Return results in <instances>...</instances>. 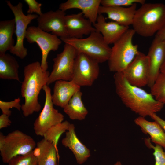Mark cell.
<instances>
[{
	"instance_id": "37",
	"label": "cell",
	"mask_w": 165,
	"mask_h": 165,
	"mask_svg": "<svg viewBox=\"0 0 165 165\" xmlns=\"http://www.w3.org/2000/svg\"><path fill=\"white\" fill-rule=\"evenodd\" d=\"M114 165H122L120 161H118L116 162Z\"/></svg>"
},
{
	"instance_id": "24",
	"label": "cell",
	"mask_w": 165,
	"mask_h": 165,
	"mask_svg": "<svg viewBox=\"0 0 165 165\" xmlns=\"http://www.w3.org/2000/svg\"><path fill=\"white\" fill-rule=\"evenodd\" d=\"M15 32L14 18L0 21V53H6L14 46L13 35Z\"/></svg>"
},
{
	"instance_id": "35",
	"label": "cell",
	"mask_w": 165,
	"mask_h": 165,
	"mask_svg": "<svg viewBox=\"0 0 165 165\" xmlns=\"http://www.w3.org/2000/svg\"><path fill=\"white\" fill-rule=\"evenodd\" d=\"M156 36L163 42H165V23L156 33Z\"/></svg>"
},
{
	"instance_id": "27",
	"label": "cell",
	"mask_w": 165,
	"mask_h": 165,
	"mask_svg": "<svg viewBox=\"0 0 165 165\" xmlns=\"http://www.w3.org/2000/svg\"><path fill=\"white\" fill-rule=\"evenodd\" d=\"M150 88L155 99L165 104V74L160 72Z\"/></svg>"
},
{
	"instance_id": "32",
	"label": "cell",
	"mask_w": 165,
	"mask_h": 165,
	"mask_svg": "<svg viewBox=\"0 0 165 165\" xmlns=\"http://www.w3.org/2000/svg\"><path fill=\"white\" fill-rule=\"evenodd\" d=\"M24 1L28 6V9L27 11L28 14L35 13L40 16L42 13L41 11V3L38 2L35 0H25Z\"/></svg>"
},
{
	"instance_id": "26",
	"label": "cell",
	"mask_w": 165,
	"mask_h": 165,
	"mask_svg": "<svg viewBox=\"0 0 165 165\" xmlns=\"http://www.w3.org/2000/svg\"><path fill=\"white\" fill-rule=\"evenodd\" d=\"M70 124L66 120L52 126L45 133L43 138L53 144L57 148L60 138L63 133L68 130Z\"/></svg>"
},
{
	"instance_id": "23",
	"label": "cell",
	"mask_w": 165,
	"mask_h": 165,
	"mask_svg": "<svg viewBox=\"0 0 165 165\" xmlns=\"http://www.w3.org/2000/svg\"><path fill=\"white\" fill-rule=\"evenodd\" d=\"M19 66L15 58L8 53H0V78L20 82Z\"/></svg>"
},
{
	"instance_id": "15",
	"label": "cell",
	"mask_w": 165,
	"mask_h": 165,
	"mask_svg": "<svg viewBox=\"0 0 165 165\" xmlns=\"http://www.w3.org/2000/svg\"><path fill=\"white\" fill-rule=\"evenodd\" d=\"M65 23L69 38H82L84 35H89L96 31L92 23L84 16L82 12L66 15Z\"/></svg>"
},
{
	"instance_id": "8",
	"label": "cell",
	"mask_w": 165,
	"mask_h": 165,
	"mask_svg": "<svg viewBox=\"0 0 165 165\" xmlns=\"http://www.w3.org/2000/svg\"><path fill=\"white\" fill-rule=\"evenodd\" d=\"M77 54V51L73 46L65 43L63 51L53 59L54 64L49 77L47 85L57 80H72Z\"/></svg>"
},
{
	"instance_id": "4",
	"label": "cell",
	"mask_w": 165,
	"mask_h": 165,
	"mask_svg": "<svg viewBox=\"0 0 165 165\" xmlns=\"http://www.w3.org/2000/svg\"><path fill=\"white\" fill-rule=\"evenodd\" d=\"M135 33L133 29H129L113 44L108 61L110 71L115 73L122 72L138 53V45L132 42Z\"/></svg>"
},
{
	"instance_id": "3",
	"label": "cell",
	"mask_w": 165,
	"mask_h": 165,
	"mask_svg": "<svg viewBox=\"0 0 165 165\" xmlns=\"http://www.w3.org/2000/svg\"><path fill=\"white\" fill-rule=\"evenodd\" d=\"M165 23V5L145 3L137 9L132 25L135 33L144 37L152 36Z\"/></svg>"
},
{
	"instance_id": "12",
	"label": "cell",
	"mask_w": 165,
	"mask_h": 165,
	"mask_svg": "<svg viewBox=\"0 0 165 165\" xmlns=\"http://www.w3.org/2000/svg\"><path fill=\"white\" fill-rule=\"evenodd\" d=\"M149 71V61L147 56L139 51L132 61L121 72L130 84L141 87L148 85Z\"/></svg>"
},
{
	"instance_id": "21",
	"label": "cell",
	"mask_w": 165,
	"mask_h": 165,
	"mask_svg": "<svg viewBox=\"0 0 165 165\" xmlns=\"http://www.w3.org/2000/svg\"><path fill=\"white\" fill-rule=\"evenodd\" d=\"M134 122L143 133L149 135L152 142L165 148V132L158 123L155 121H148L140 116L136 118Z\"/></svg>"
},
{
	"instance_id": "29",
	"label": "cell",
	"mask_w": 165,
	"mask_h": 165,
	"mask_svg": "<svg viewBox=\"0 0 165 165\" xmlns=\"http://www.w3.org/2000/svg\"><path fill=\"white\" fill-rule=\"evenodd\" d=\"M144 141L147 147L154 151L153 154L155 161V165H165V148L163 149V148L159 145H153L149 138H145Z\"/></svg>"
},
{
	"instance_id": "33",
	"label": "cell",
	"mask_w": 165,
	"mask_h": 165,
	"mask_svg": "<svg viewBox=\"0 0 165 165\" xmlns=\"http://www.w3.org/2000/svg\"><path fill=\"white\" fill-rule=\"evenodd\" d=\"M9 116L2 114L0 116V129L7 127L11 125V121L9 119Z\"/></svg>"
},
{
	"instance_id": "18",
	"label": "cell",
	"mask_w": 165,
	"mask_h": 165,
	"mask_svg": "<svg viewBox=\"0 0 165 165\" xmlns=\"http://www.w3.org/2000/svg\"><path fill=\"white\" fill-rule=\"evenodd\" d=\"M137 4L128 7H106L100 6L98 14H106L107 18L118 24L129 27L133 23Z\"/></svg>"
},
{
	"instance_id": "10",
	"label": "cell",
	"mask_w": 165,
	"mask_h": 165,
	"mask_svg": "<svg viewBox=\"0 0 165 165\" xmlns=\"http://www.w3.org/2000/svg\"><path fill=\"white\" fill-rule=\"evenodd\" d=\"M42 89L45 94V100L43 108L33 124L35 134L43 137L46 131L52 126L62 122L64 116L54 108L53 102L51 89L47 84Z\"/></svg>"
},
{
	"instance_id": "36",
	"label": "cell",
	"mask_w": 165,
	"mask_h": 165,
	"mask_svg": "<svg viewBox=\"0 0 165 165\" xmlns=\"http://www.w3.org/2000/svg\"><path fill=\"white\" fill-rule=\"evenodd\" d=\"M160 72L165 74V60L161 68Z\"/></svg>"
},
{
	"instance_id": "17",
	"label": "cell",
	"mask_w": 165,
	"mask_h": 165,
	"mask_svg": "<svg viewBox=\"0 0 165 165\" xmlns=\"http://www.w3.org/2000/svg\"><path fill=\"white\" fill-rule=\"evenodd\" d=\"M101 0H68L61 3L59 9L65 12L72 9H80L84 16L93 24L97 21Z\"/></svg>"
},
{
	"instance_id": "5",
	"label": "cell",
	"mask_w": 165,
	"mask_h": 165,
	"mask_svg": "<svg viewBox=\"0 0 165 165\" xmlns=\"http://www.w3.org/2000/svg\"><path fill=\"white\" fill-rule=\"evenodd\" d=\"M60 38L65 43L73 46L78 52L84 53L99 63L108 61L110 57L111 48L105 42L102 35L96 31L85 38Z\"/></svg>"
},
{
	"instance_id": "31",
	"label": "cell",
	"mask_w": 165,
	"mask_h": 165,
	"mask_svg": "<svg viewBox=\"0 0 165 165\" xmlns=\"http://www.w3.org/2000/svg\"><path fill=\"white\" fill-rule=\"evenodd\" d=\"M20 99L19 97L15 99L10 101L6 102L0 100V108L3 114L10 116L12 112L10 108H15L18 110L21 109V105L20 104Z\"/></svg>"
},
{
	"instance_id": "16",
	"label": "cell",
	"mask_w": 165,
	"mask_h": 165,
	"mask_svg": "<svg viewBox=\"0 0 165 165\" xmlns=\"http://www.w3.org/2000/svg\"><path fill=\"white\" fill-rule=\"evenodd\" d=\"M93 25L108 45L114 44L129 29V27L121 25L113 21L107 22L102 14L98 15L96 22Z\"/></svg>"
},
{
	"instance_id": "14",
	"label": "cell",
	"mask_w": 165,
	"mask_h": 165,
	"mask_svg": "<svg viewBox=\"0 0 165 165\" xmlns=\"http://www.w3.org/2000/svg\"><path fill=\"white\" fill-rule=\"evenodd\" d=\"M147 55L150 65L148 86L151 88L160 73L161 68L165 60V42L155 36Z\"/></svg>"
},
{
	"instance_id": "1",
	"label": "cell",
	"mask_w": 165,
	"mask_h": 165,
	"mask_svg": "<svg viewBox=\"0 0 165 165\" xmlns=\"http://www.w3.org/2000/svg\"><path fill=\"white\" fill-rule=\"evenodd\" d=\"M116 92L123 104L139 116L145 118L161 111L164 104L156 100L151 93L133 85L121 72L114 75Z\"/></svg>"
},
{
	"instance_id": "11",
	"label": "cell",
	"mask_w": 165,
	"mask_h": 165,
	"mask_svg": "<svg viewBox=\"0 0 165 165\" xmlns=\"http://www.w3.org/2000/svg\"><path fill=\"white\" fill-rule=\"evenodd\" d=\"M25 38L29 43H36L38 46L42 51L41 67L44 71H47V60L48 54L51 51H56L58 50L62 42L61 39L35 26L28 28Z\"/></svg>"
},
{
	"instance_id": "28",
	"label": "cell",
	"mask_w": 165,
	"mask_h": 165,
	"mask_svg": "<svg viewBox=\"0 0 165 165\" xmlns=\"http://www.w3.org/2000/svg\"><path fill=\"white\" fill-rule=\"evenodd\" d=\"M7 164L8 165H38L37 158L34 151L26 155L14 156Z\"/></svg>"
},
{
	"instance_id": "7",
	"label": "cell",
	"mask_w": 165,
	"mask_h": 165,
	"mask_svg": "<svg viewBox=\"0 0 165 165\" xmlns=\"http://www.w3.org/2000/svg\"><path fill=\"white\" fill-rule=\"evenodd\" d=\"M6 2L14 16L16 37L15 44L9 51L12 54L23 59L28 54V50L24 45L28 26L32 20L37 19L38 15L36 14L25 15L23 12V4L21 2L16 6L13 5L9 1H6Z\"/></svg>"
},
{
	"instance_id": "6",
	"label": "cell",
	"mask_w": 165,
	"mask_h": 165,
	"mask_svg": "<svg viewBox=\"0 0 165 165\" xmlns=\"http://www.w3.org/2000/svg\"><path fill=\"white\" fill-rule=\"evenodd\" d=\"M36 146L34 139L20 130H14L6 135L0 132V154L4 163L14 156L32 152Z\"/></svg>"
},
{
	"instance_id": "30",
	"label": "cell",
	"mask_w": 165,
	"mask_h": 165,
	"mask_svg": "<svg viewBox=\"0 0 165 165\" xmlns=\"http://www.w3.org/2000/svg\"><path fill=\"white\" fill-rule=\"evenodd\" d=\"M145 0H101V6L106 7H128L135 4L143 5Z\"/></svg>"
},
{
	"instance_id": "19",
	"label": "cell",
	"mask_w": 165,
	"mask_h": 165,
	"mask_svg": "<svg viewBox=\"0 0 165 165\" xmlns=\"http://www.w3.org/2000/svg\"><path fill=\"white\" fill-rule=\"evenodd\" d=\"M80 87L72 81L59 80L56 81L52 95L53 104L64 108L73 95L80 90Z\"/></svg>"
},
{
	"instance_id": "22",
	"label": "cell",
	"mask_w": 165,
	"mask_h": 165,
	"mask_svg": "<svg viewBox=\"0 0 165 165\" xmlns=\"http://www.w3.org/2000/svg\"><path fill=\"white\" fill-rule=\"evenodd\" d=\"M57 148L44 138L38 142L34 152L38 165H57Z\"/></svg>"
},
{
	"instance_id": "9",
	"label": "cell",
	"mask_w": 165,
	"mask_h": 165,
	"mask_svg": "<svg viewBox=\"0 0 165 165\" xmlns=\"http://www.w3.org/2000/svg\"><path fill=\"white\" fill-rule=\"evenodd\" d=\"M99 63L82 53L77 52L72 80L80 86H90L99 75Z\"/></svg>"
},
{
	"instance_id": "20",
	"label": "cell",
	"mask_w": 165,
	"mask_h": 165,
	"mask_svg": "<svg viewBox=\"0 0 165 165\" xmlns=\"http://www.w3.org/2000/svg\"><path fill=\"white\" fill-rule=\"evenodd\" d=\"M61 142L64 146L68 148L73 152L78 164H82L90 157V150L77 137L73 124H70Z\"/></svg>"
},
{
	"instance_id": "2",
	"label": "cell",
	"mask_w": 165,
	"mask_h": 165,
	"mask_svg": "<svg viewBox=\"0 0 165 165\" xmlns=\"http://www.w3.org/2000/svg\"><path fill=\"white\" fill-rule=\"evenodd\" d=\"M24 80L22 83L21 93L24 98L21 105L23 115L27 117L34 112H39L41 106L38 101V96L44 86L47 84L50 74L44 71L38 61L32 62L26 66L24 70Z\"/></svg>"
},
{
	"instance_id": "34",
	"label": "cell",
	"mask_w": 165,
	"mask_h": 165,
	"mask_svg": "<svg viewBox=\"0 0 165 165\" xmlns=\"http://www.w3.org/2000/svg\"><path fill=\"white\" fill-rule=\"evenodd\" d=\"M150 117L154 121L158 123L163 128L165 132V120L157 116L156 113L152 114Z\"/></svg>"
},
{
	"instance_id": "25",
	"label": "cell",
	"mask_w": 165,
	"mask_h": 165,
	"mask_svg": "<svg viewBox=\"0 0 165 165\" xmlns=\"http://www.w3.org/2000/svg\"><path fill=\"white\" fill-rule=\"evenodd\" d=\"M82 95L80 90L76 92L64 108V112L72 120H83L88 114L82 100Z\"/></svg>"
},
{
	"instance_id": "13",
	"label": "cell",
	"mask_w": 165,
	"mask_h": 165,
	"mask_svg": "<svg viewBox=\"0 0 165 165\" xmlns=\"http://www.w3.org/2000/svg\"><path fill=\"white\" fill-rule=\"evenodd\" d=\"M66 15L65 12L60 9L42 13L37 19V27L45 32H51L61 38L68 37L65 26Z\"/></svg>"
}]
</instances>
